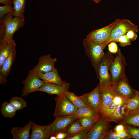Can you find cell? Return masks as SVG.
<instances>
[{"label":"cell","instance_id":"cell-1","mask_svg":"<svg viewBox=\"0 0 139 139\" xmlns=\"http://www.w3.org/2000/svg\"><path fill=\"white\" fill-rule=\"evenodd\" d=\"M24 19L14 17L12 13L4 16L0 20V41L11 40L14 33L24 25Z\"/></svg>","mask_w":139,"mask_h":139},{"label":"cell","instance_id":"cell-2","mask_svg":"<svg viewBox=\"0 0 139 139\" xmlns=\"http://www.w3.org/2000/svg\"><path fill=\"white\" fill-rule=\"evenodd\" d=\"M83 44L85 54L96 72L98 65L105 53L102 45L95 42L86 38L83 40Z\"/></svg>","mask_w":139,"mask_h":139},{"label":"cell","instance_id":"cell-3","mask_svg":"<svg viewBox=\"0 0 139 139\" xmlns=\"http://www.w3.org/2000/svg\"><path fill=\"white\" fill-rule=\"evenodd\" d=\"M116 20V23L111 31L109 39L102 44L104 49L110 42L114 41L128 31L133 30L137 32L138 31V26L129 20L125 19Z\"/></svg>","mask_w":139,"mask_h":139},{"label":"cell","instance_id":"cell-4","mask_svg":"<svg viewBox=\"0 0 139 139\" xmlns=\"http://www.w3.org/2000/svg\"><path fill=\"white\" fill-rule=\"evenodd\" d=\"M115 57L109 52L105 53L99 64L96 72L99 80V85L105 86L112 85L110 74V68Z\"/></svg>","mask_w":139,"mask_h":139},{"label":"cell","instance_id":"cell-5","mask_svg":"<svg viewBox=\"0 0 139 139\" xmlns=\"http://www.w3.org/2000/svg\"><path fill=\"white\" fill-rule=\"evenodd\" d=\"M54 116L58 117L74 115L77 109L66 97L65 93L57 95Z\"/></svg>","mask_w":139,"mask_h":139},{"label":"cell","instance_id":"cell-6","mask_svg":"<svg viewBox=\"0 0 139 139\" xmlns=\"http://www.w3.org/2000/svg\"><path fill=\"white\" fill-rule=\"evenodd\" d=\"M22 82L24 86L21 96L24 97L31 93L38 91L44 83L33 69L29 70L27 77Z\"/></svg>","mask_w":139,"mask_h":139},{"label":"cell","instance_id":"cell-7","mask_svg":"<svg viewBox=\"0 0 139 139\" xmlns=\"http://www.w3.org/2000/svg\"><path fill=\"white\" fill-rule=\"evenodd\" d=\"M126 64L125 58L120 49H119L115 60L110 68V74L112 84L118 79L125 76Z\"/></svg>","mask_w":139,"mask_h":139},{"label":"cell","instance_id":"cell-8","mask_svg":"<svg viewBox=\"0 0 139 139\" xmlns=\"http://www.w3.org/2000/svg\"><path fill=\"white\" fill-rule=\"evenodd\" d=\"M113 89L117 95L126 100L132 97L136 90L130 85L125 76L121 77L112 84Z\"/></svg>","mask_w":139,"mask_h":139},{"label":"cell","instance_id":"cell-9","mask_svg":"<svg viewBox=\"0 0 139 139\" xmlns=\"http://www.w3.org/2000/svg\"><path fill=\"white\" fill-rule=\"evenodd\" d=\"M110 122L106 118L101 116L88 132L86 139H104Z\"/></svg>","mask_w":139,"mask_h":139},{"label":"cell","instance_id":"cell-10","mask_svg":"<svg viewBox=\"0 0 139 139\" xmlns=\"http://www.w3.org/2000/svg\"><path fill=\"white\" fill-rule=\"evenodd\" d=\"M77 118L74 115L55 117L53 122L50 124L51 136L60 132H66L71 124Z\"/></svg>","mask_w":139,"mask_h":139},{"label":"cell","instance_id":"cell-11","mask_svg":"<svg viewBox=\"0 0 139 139\" xmlns=\"http://www.w3.org/2000/svg\"><path fill=\"white\" fill-rule=\"evenodd\" d=\"M116 20L109 25L93 30L89 33L86 38L96 43L102 44L109 39L110 32L116 23Z\"/></svg>","mask_w":139,"mask_h":139},{"label":"cell","instance_id":"cell-12","mask_svg":"<svg viewBox=\"0 0 139 139\" xmlns=\"http://www.w3.org/2000/svg\"><path fill=\"white\" fill-rule=\"evenodd\" d=\"M80 97L97 112L100 113L101 106V93L99 84L91 92L83 94Z\"/></svg>","mask_w":139,"mask_h":139},{"label":"cell","instance_id":"cell-13","mask_svg":"<svg viewBox=\"0 0 139 139\" xmlns=\"http://www.w3.org/2000/svg\"><path fill=\"white\" fill-rule=\"evenodd\" d=\"M56 58H51L50 55H45L39 58L37 64L32 69L37 73H45L51 71L55 68Z\"/></svg>","mask_w":139,"mask_h":139},{"label":"cell","instance_id":"cell-14","mask_svg":"<svg viewBox=\"0 0 139 139\" xmlns=\"http://www.w3.org/2000/svg\"><path fill=\"white\" fill-rule=\"evenodd\" d=\"M70 84L67 83L65 85L48 83H44L38 91L46 92L51 95H59L64 93L69 89Z\"/></svg>","mask_w":139,"mask_h":139},{"label":"cell","instance_id":"cell-15","mask_svg":"<svg viewBox=\"0 0 139 139\" xmlns=\"http://www.w3.org/2000/svg\"><path fill=\"white\" fill-rule=\"evenodd\" d=\"M30 139H47L51 135L50 124L41 126L32 122Z\"/></svg>","mask_w":139,"mask_h":139},{"label":"cell","instance_id":"cell-16","mask_svg":"<svg viewBox=\"0 0 139 139\" xmlns=\"http://www.w3.org/2000/svg\"><path fill=\"white\" fill-rule=\"evenodd\" d=\"M99 86L101 100L100 112L111 102L117 95L113 89L112 85L103 86L99 85Z\"/></svg>","mask_w":139,"mask_h":139},{"label":"cell","instance_id":"cell-17","mask_svg":"<svg viewBox=\"0 0 139 139\" xmlns=\"http://www.w3.org/2000/svg\"><path fill=\"white\" fill-rule=\"evenodd\" d=\"M16 55L15 49L12 51L6 59L0 68V84H5Z\"/></svg>","mask_w":139,"mask_h":139},{"label":"cell","instance_id":"cell-18","mask_svg":"<svg viewBox=\"0 0 139 139\" xmlns=\"http://www.w3.org/2000/svg\"><path fill=\"white\" fill-rule=\"evenodd\" d=\"M16 44L13 39L0 42V68L11 53L15 49Z\"/></svg>","mask_w":139,"mask_h":139},{"label":"cell","instance_id":"cell-19","mask_svg":"<svg viewBox=\"0 0 139 139\" xmlns=\"http://www.w3.org/2000/svg\"><path fill=\"white\" fill-rule=\"evenodd\" d=\"M37 73L39 78L44 83H54L60 85H65L67 83L62 80L56 68L51 71L46 73Z\"/></svg>","mask_w":139,"mask_h":139},{"label":"cell","instance_id":"cell-20","mask_svg":"<svg viewBox=\"0 0 139 139\" xmlns=\"http://www.w3.org/2000/svg\"><path fill=\"white\" fill-rule=\"evenodd\" d=\"M123 103L106 118L109 122L119 123L127 116L130 111Z\"/></svg>","mask_w":139,"mask_h":139},{"label":"cell","instance_id":"cell-21","mask_svg":"<svg viewBox=\"0 0 139 139\" xmlns=\"http://www.w3.org/2000/svg\"><path fill=\"white\" fill-rule=\"evenodd\" d=\"M32 121H29L22 127H15L11 130L13 139H29L30 138V132L32 124Z\"/></svg>","mask_w":139,"mask_h":139},{"label":"cell","instance_id":"cell-22","mask_svg":"<svg viewBox=\"0 0 139 139\" xmlns=\"http://www.w3.org/2000/svg\"><path fill=\"white\" fill-rule=\"evenodd\" d=\"M77 118L81 117H88L98 121L101 117L99 113L89 106L81 107L77 109L74 115Z\"/></svg>","mask_w":139,"mask_h":139},{"label":"cell","instance_id":"cell-23","mask_svg":"<svg viewBox=\"0 0 139 139\" xmlns=\"http://www.w3.org/2000/svg\"><path fill=\"white\" fill-rule=\"evenodd\" d=\"M125 101L122 98L116 96L111 102L100 112L101 116L107 118L119 105Z\"/></svg>","mask_w":139,"mask_h":139},{"label":"cell","instance_id":"cell-24","mask_svg":"<svg viewBox=\"0 0 139 139\" xmlns=\"http://www.w3.org/2000/svg\"><path fill=\"white\" fill-rule=\"evenodd\" d=\"M26 0H14L13 2L14 11L12 13L14 17L24 19V13Z\"/></svg>","mask_w":139,"mask_h":139},{"label":"cell","instance_id":"cell-25","mask_svg":"<svg viewBox=\"0 0 139 139\" xmlns=\"http://www.w3.org/2000/svg\"><path fill=\"white\" fill-rule=\"evenodd\" d=\"M120 123L139 128V109L130 111L127 116Z\"/></svg>","mask_w":139,"mask_h":139},{"label":"cell","instance_id":"cell-26","mask_svg":"<svg viewBox=\"0 0 139 139\" xmlns=\"http://www.w3.org/2000/svg\"><path fill=\"white\" fill-rule=\"evenodd\" d=\"M64 93L73 104L77 109L83 107L89 106L79 96L74 93L66 91Z\"/></svg>","mask_w":139,"mask_h":139},{"label":"cell","instance_id":"cell-27","mask_svg":"<svg viewBox=\"0 0 139 139\" xmlns=\"http://www.w3.org/2000/svg\"><path fill=\"white\" fill-rule=\"evenodd\" d=\"M16 110L10 102H6L2 103L1 111L2 115L5 117L12 118L16 114Z\"/></svg>","mask_w":139,"mask_h":139},{"label":"cell","instance_id":"cell-28","mask_svg":"<svg viewBox=\"0 0 139 139\" xmlns=\"http://www.w3.org/2000/svg\"><path fill=\"white\" fill-rule=\"evenodd\" d=\"M129 111L139 108V91H135L134 95L132 98L125 100L123 103Z\"/></svg>","mask_w":139,"mask_h":139},{"label":"cell","instance_id":"cell-29","mask_svg":"<svg viewBox=\"0 0 139 139\" xmlns=\"http://www.w3.org/2000/svg\"><path fill=\"white\" fill-rule=\"evenodd\" d=\"M84 130L78 119L74 121L70 125L66 132L68 136L66 139L69 138L82 132Z\"/></svg>","mask_w":139,"mask_h":139},{"label":"cell","instance_id":"cell-30","mask_svg":"<svg viewBox=\"0 0 139 139\" xmlns=\"http://www.w3.org/2000/svg\"><path fill=\"white\" fill-rule=\"evenodd\" d=\"M10 103L17 110H22L25 108L27 106V103L22 98L17 97H14L10 100Z\"/></svg>","mask_w":139,"mask_h":139},{"label":"cell","instance_id":"cell-31","mask_svg":"<svg viewBox=\"0 0 139 139\" xmlns=\"http://www.w3.org/2000/svg\"><path fill=\"white\" fill-rule=\"evenodd\" d=\"M81 125L84 130H90L97 122L88 117H81L78 118Z\"/></svg>","mask_w":139,"mask_h":139},{"label":"cell","instance_id":"cell-32","mask_svg":"<svg viewBox=\"0 0 139 139\" xmlns=\"http://www.w3.org/2000/svg\"><path fill=\"white\" fill-rule=\"evenodd\" d=\"M124 124L125 126V129L131 138L139 139V128L128 124Z\"/></svg>","mask_w":139,"mask_h":139},{"label":"cell","instance_id":"cell-33","mask_svg":"<svg viewBox=\"0 0 139 139\" xmlns=\"http://www.w3.org/2000/svg\"><path fill=\"white\" fill-rule=\"evenodd\" d=\"M14 11V8L12 5H4L0 6V20L5 15Z\"/></svg>","mask_w":139,"mask_h":139},{"label":"cell","instance_id":"cell-34","mask_svg":"<svg viewBox=\"0 0 139 139\" xmlns=\"http://www.w3.org/2000/svg\"><path fill=\"white\" fill-rule=\"evenodd\" d=\"M131 40L128 38L126 34H124L114 41L119 43V45L121 47H125L131 44Z\"/></svg>","mask_w":139,"mask_h":139},{"label":"cell","instance_id":"cell-35","mask_svg":"<svg viewBox=\"0 0 139 139\" xmlns=\"http://www.w3.org/2000/svg\"><path fill=\"white\" fill-rule=\"evenodd\" d=\"M104 139H121L117 134L111 130H108L106 134Z\"/></svg>","mask_w":139,"mask_h":139},{"label":"cell","instance_id":"cell-36","mask_svg":"<svg viewBox=\"0 0 139 139\" xmlns=\"http://www.w3.org/2000/svg\"><path fill=\"white\" fill-rule=\"evenodd\" d=\"M89 130H84L76 135L70 138L69 139H86L87 134Z\"/></svg>","mask_w":139,"mask_h":139},{"label":"cell","instance_id":"cell-37","mask_svg":"<svg viewBox=\"0 0 139 139\" xmlns=\"http://www.w3.org/2000/svg\"><path fill=\"white\" fill-rule=\"evenodd\" d=\"M108 49L110 52L111 53H115L118 51L117 45L114 41L110 42L108 44Z\"/></svg>","mask_w":139,"mask_h":139},{"label":"cell","instance_id":"cell-38","mask_svg":"<svg viewBox=\"0 0 139 139\" xmlns=\"http://www.w3.org/2000/svg\"><path fill=\"white\" fill-rule=\"evenodd\" d=\"M128 38L132 41L136 40L137 37L136 32L133 30H130L126 34Z\"/></svg>","mask_w":139,"mask_h":139},{"label":"cell","instance_id":"cell-39","mask_svg":"<svg viewBox=\"0 0 139 139\" xmlns=\"http://www.w3.org/2000/svg\"><path fill=\"white\" fill-rule=\"evenodd\" d=\"M125 129V127L124 124L119 123V124L116 125L114 128V131L117 134L119 133Z\"/></svg>","mask_w":139,"mask_h":139},{"label":"cell","instance_id":"cell-40","mask_svg":"<svg viewBox=\"0 0 139 139\" xmlns=\"http://www.w3.org/2000/svg\"><path fill=\"white\" fill-rule=\"evenodd\" d=\"M117 134L121 139H129L131 138L125 129Z\"/></svg>","mask_w":139,"mask_h":139},{"label":"cell","instance_id":"cell-41","mask_svg":"<svg viewBox=\"0 0 139 139\" xmlns=\"http://www.w3.org/2000/svg\"><path fill=\"white\" fill-rule=\"evenodd\" d=\"M54 135L57 139H66L68 136V134L66 132H58Z\"/></svg>","mask_w":139,"mask_h":139},{"label":"cell","instance_id":"cell-42","mask_svg":"<svg viewBox=\"0 0 139 139\" xmlns=\"http://www.w3.org/2000/svg\"><path fill=\"white\" fill-rule=\"evenodd\" d=\"M14 0H0V3L4 5H12Z\"/></svg>","mask_w":139,"mask_h":139},{"label":"cell","instance_id":"cell-43","mask_svg":"<svg viewBox=\"0 0 139 139\" xmlns=\"http://www.w3.org/2000/svg\"><path fill=\"white\" fill-rule=\"evenodd\" d=\"M50 139H57L55 135L51 136L49 138Z\"/></svg>","mask_w":139,"mask_h":139},{"label":"cell","instance_id":"cell-44","mask_svg":"<svg viewBox=\"0 0 139 139\" xmlns=\"http://www.w3.org/2000/svg\"><path fill=\"white\" fill-rule=\"evenodd\" d=\"M95 3H99L101 0H92Z\"/></svg>","mask_w":139,"mask_h":139},{"label":"cell","instance_id":"cell-45","mask_svg":"<svg viewBox=\"0 0 139 139\" xmlns=\"http://www.w3.org/2000/svg\"><path fill=\"white\" fill-rule=\"evenodd\" d=\"M138 109H139V108H138Z\"/></svg>","mask_w":139,"mask_h":139}]
</instances>
